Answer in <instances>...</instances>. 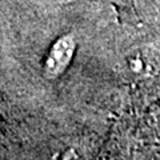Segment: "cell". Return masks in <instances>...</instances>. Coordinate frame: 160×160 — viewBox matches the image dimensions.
Masks as SVG:
<instances>
[{"instance_id": "obj_1", "label": "cell", "mask_w": 160, "mask_h": 160, "mask_svg": "<svg viewBox=\"0 0 160 160\" xmlns=\"http://www.w3.org/2000/svg\"><path fill=\"white\" fill-rule=\"evenodd\" d=\"M123 67L135 79H152L160 76V47L140 44L132 47L123 56Z\"/></svg>"}, {"instance_id": "obj_2", "label": "cell", "mask_w": 160, "mask_h": 160, "mask_svg": "<svg viewBox=\"0 0 160 160\" xmlns=\"http://www.w3.org/2000/svg\"><path fill=\"white\" fill-rule=\"evenodd\" d=\"M76 51L73 35L66 33L58 38L51 46L43 62V75L47 79H56L67 69Z\"/></svg>"}]
</instances>
